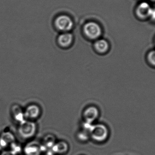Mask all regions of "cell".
Wrapping results in <instances>:
<instances>
[{
  "label": "cell",
  "mask_w": 155,
  "mask_h": 155,
  "mask_svg": "<svg viewBox=\"0 0 155 155\" xmlns=\"http://www.w3.org/2000/svg\"><path fill=\"white\" fill-rule=\"evenodd\" d=\"M90 138L97 143H103L107 140L109 130L106 126L103 124H92L89 128Z\"/></svg>",
  "instance_id": "1"
},
{
  "label": "cell",
  "mask_w": 155,
  "mask_h": 155,
  "mask_svg": "<svg viewBox=\"0 0 155 155\" xmlns=\"http://www.w3.org/2000/svg\"><path fill=\"white\" fill-rule=\"evenodd\" d=\"M37 131V125L33 121L25 120L19 124L18 133L21 137L29 139L34 136Z\"/></svg>",
  "instance_id": "2"
},
{
  "label": "cell",
  "mask_w": 155,
  "mask_h": 155,
  "mask_svg": "<svg viewBox=\"0 0 155 155\" xmlns=\"http://www.w3.org/2000/svg\"><path fill=\"white\" fill-rule=\"evenodd\" d=\"M83 31L86 37L91 40L99 39L102 33L100 25L94 21H89L85 24Z\"/></svg>",
  "instance_id": "3"
},
{
  "label": "cell",
  "mask_w": 155,
  "mask_h": 155,
  "mask_svg": "<svg viewBox=\"0 0 155 155\" xmlns=\"http://www.w3.org/2000/svg\"><path fill=\"white\" fill-rule=\"evenodd\" d=\"M54 25L59 31L67 32L73 28L74 22L70 16L66 15H62L56 17L54 21Z\"/></svg>",
  "instance_id": "4"
},
{
  "label": "cell",
  "mask_w": 155,
  "mask_h": 155,
  "mask_svg": "<svg viewBox=\"0 0 155 155\" xmlns=\"http://www.w3.org/2000/svg\"><path fill=\"white\" fill-rule=\"evenodd\" d=\"M99 116V110L95 106H89L87 107L83 113V117L85 124H93V123L98 118Z\"/></svg>",
  "instance_id": "5"
},
{
  "label": "cell",
  "mask_w": 155,
  "mask_h": 155,
  "mask_svg": "<svg viewBox=\"0 0 155 155\" xmlns=\"http://www.w3.org/2000/svg\"><path fill=\"white\" fill-rule=\"evenodd\" d=\"M152 7L147 2L140 3L135 10L136 16L141 20H144L149 18Z\"/></svg>",
  "instance_id": "6"
},
{
  "label": "cell",
  "mask_w": 155,
  "mask_h": 155,
  "mask_svg": "<svg viewBox=\"0 0 155 155\" xmlns=\"http://www.w3.org/2000/svg\"><path fill=\"white\" fill-rule=\"evenodd\" d=\"M44 151L42 145L35 141L28 143L24 148L25 155H41Z\"/></svg>",
  "instance_id": "7"
},
{
  "label": "cell",
  "mask_w": 155,
  "mask_h": 155,
  "mask_svg": "<svg viewBox=\"0 0 155 155\" xmlns=\"http://www.w3.org/2000/svg\"><path fill=\"white\" fill-rule=\"evenodd\" d=\"M24 111L25 120L30 121L37 119L41 114V108L38 105L35 104L29 105L24 109Z\"/></svg>",
  "instance_id": "8"
},
{
  "label": "cell",
  "mask_w": 155,
  "mask_h": 155,
  "mask_svg": "<svg viewBox=\"0 0 155 155\" xmlns=\"http://www.w3.org/2000/svg\"><path fill=\"white\" fill-rule=\"evenodd\" d=\"M10 113L13 118L19 124L25 120L24 109L17 104H14L12 106Z\"/></svg>",
  "instance_id": "9"
},
{
  "label": "cell",
  "mask_w": 155,
  "mask_h": 155,
  "mask_svg": "<svg viewBox=\"0 0 155 155\" xmlns=\"http://www.w3.org/2000/svg\"><path fill=\"white\" fill-rule=\"evenodd\" d=\"M73 35L71 33L63 32L58 38V43L63 48H67L71 46L73 41Z\"/></svg>",
  "instance_id": "10"
},
{
  "label": "cell",
  "mask_w": 155,
  "mask_h": 155,
  "mask_svg": "<svg viewBox=\"0 0 155 155\" xmlns=\"http://www.w3.org/2000/svg\"><path fill=\"white\" fill-rule=\"evenodd\" d=\"M94 46L96 51L100 54L106 53L109 49V43L104 39H98L96 40Z\"/></svg>",
  "instance_id": "11"
},
{
  "label": "cell",
  "mask_w": 155,
  "mask_h": 155,
  "mask_svg": "<svg viewBox=\"0 0 155 155\" xmlns=\"http://www.w3.org/2000/svg\"><path fill=\"white\" fill-rule=\"evenodd\" d=\"M69 145L65 141L56 142L51 150L54 154L63 155L69 150Z\"/></svg>",
  "instance_id": "12"
},
{
  "label": "cell",
  "mask_w": 155,
  "mask_h": 155,
  "mask_svg": "<svg viewBox=\"0 0 155 155\" xmlns=\"http://www.w3.org/2000/svg\"><path fill=\"white\" fill-rule=\"evenodd\" d=\"M15 139L14 136L11 132H3L0 136V147H5L11 145L14 142Z\"/></svg>",
  "instance_id": "13"
},
{
  "label": "cell",
  "mask_w": 155,
  "mask_h": 155,
  "mask_svg": "<svg viewBox=\"0 0 155 155\" xmlns=\"http://www.w3.org/2000/svg\"><path fill=\"white\" fill-rule=\"evenodd\" d=\"M56 143V139L54 136L49 134L45 137L41 145L44 151H51Z\"/></svg>",
  "instance_id": "14"
},
{
  "label": "cell",
  "mask_w": 155,
  "mask_h": 155,
  "mask_svg": "<svg viewBox=\"0 0 155 155\" xmlns=\"http://www.w3.org/2000/svg\"><path fill=\"white\" fill-rule=\"evenodd\" d=\"M147 60L149 64L155 67V51H151L148 53Z\"/></svg>",
  "instance_id": "15"
},
{
  "label": "cell",
  "mask_w": 155,
  "mask_h": 155,
  "mask_svg": "<svg viewBox=\"0 0 155 155\" xmlns=\"http://www.w3.org/2000/svg\"><path fill=\"white\" fill-rule=\"evenodd\" d=\"M11 145L12 146V147H11L12 149L10 151L11 153L15 155L19 153L20 151V147H19V146L17 145L16 144L14 143H13Z\"/></svg>",
  "instance_id": "16"
},
{
  "label": "cell",
  "mask_w": 155,
  "mask_h": 155,
  "mask_svg": "<svg viewBox=\"0 0 155 155\" xmlns=\"http://www.w3.org/2000/svg\"><path fill=\"white\" fill-rule=\"evenodd\" d=\"M149 18L153 21L155 22V8H152Z\"/></svg>",
  "instance_id": "17"
},
{
  "label": "cell",
  "mask_w": 155,
  "mask_h": 155,
  "mask_svg": "<svg viewBox=\"0 0 155 155\" xmlns=\"http://www.w3.org/2000/svg\"><path fill=\"white\" fill-rule=\"evenodd\" d=\"M1 155H15L11 153L10 151H6V152H3L2 153Z\"/></svg>",
  "instance_id": "18"
},
{
  "label": "cell",
  "mask_w": 155,
  "mask_h": 155,
  "mask_svg": "<svg viewBox=\"0 0 155 155\" xmlns=\"http://www.w3.org/2000/svg\"><path fill=\"white\" fill-rule=\"evenodd\" d=\"M44 155H55L54 153H52L51 151H46V153H45Z\"/></svg>",
  "instance_id": "19"
},
{
  "label": "cell",
  "mask_w": 155,
  "mask_h": 155,
  "mask_svg": "<svg viewBox=\"0 0 155 155\" xmlns=\"http://www.w3.org/2000/svg\"><path fill=\"white\" fill-rule=\"evenodd\" d=\"M150 1H152V2H155V0H150Z\"/></svg>",
  "instance_id": "20"
},
{
  "label": "cell",
  "mask_w": 155,
  "mask_h": 155,
  "mask_svg": "<svg viewBox=\"0 0 155 155\" xmlns=\"http://www.w3.org/2000/svg\"><path fill=\"white\" fill-rule=\"evenodd\" d=\"M1 147H0V150H1Z\"/></svg>",
  "instance_id": "21"
}]
</instances>
